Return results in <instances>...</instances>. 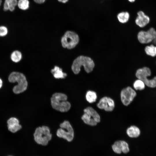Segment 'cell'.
<instances>
[{
  "label": "cell",
  "mask_w": 156,
  "mask_h": 156,
  "mask_svg": "<svg viewBox=\"0 0 156 156\" xmlns=\"http://www.w3.org/2000/svg\"><path fill=\"white\" fill-rule=\"evenodd\" d=\"M83 66L85 71L87 73L91 72L93 70L94 64L93 60L90 57L81 55L77 57L73 61L71 69L75 74H78Z\"/></svg>",
  "instance_id": "cell-1"
},
{
  "label": "cell",
  "mask_w": 156,
  "mask_h": 156,
  "mask_svg": "<svg viewBox=\"0 0 156 156\" xmlns=\"http://www.w3.org/2000/svg\"><path fill=\"white\" fill-rule=\"evenodd\" d=\"M67 96L64 94L55 93L51 98V103L52 107L61 112H65L70 109L71 105L67 101Z\"/></svg>",
  "instance_id": "cell-2"
},
{
  "label": "cell",
  "mask_w": 156,
  "mask_h": 156,
  "mask_svg": "<svg viewBox=\"0 0 156 156\" xmlns=\"http://www.w3.org/2000/svg\"><path fill=\"white\" fill-rule=\"evenodd\" d=\"M8 80L11 83H17V84L13 89V92L15 94L22 92L27 88L28 83L26 78L21 73L16 72H12L8 77Z\"/></svg>",
  "instance_id": "cell-3"
},
{
  "label": "cell",
  "mask_w": 156,
  "mask_h": 156,
  "mask_svg": "<svg viewBox=\"0 0 156 156\" xmlns=\"http://www.w3.org/2000/svg\"><path fill=\"white\" fill-rule=\"evenodd\" d=\"M34 140L38 144L46 146L51 140L52 137L50 130L47 126H43L37 127L34 134Z\"/></svg>",
  "instance_id": "cell-4"
},
{
  "label": "cell",
  "mask_w": 156,
  "mask_h": 156,
  "mask_svg": "<svg viewBox=\"0 0 156 156\" xmlns=\"http://www.w3.org/2000/svg\"><path fill=\"white\" fill-rule=\"evenodd\" d=\"M84 112L81 118L85 124L91 126H95L100 122L101 118L99 115L92 107H86L84 109Z\"/></svg>",
  "instance_id": "cell-5"
},
{
  "label": "cell",
  "mask_w": 156,
  "mask_h": 156,
  "mask_svg": "<svg viewBox=\"0 0 156 156\" xmlns=\"http://www.w3.org/2000/svg\"><path fill=\"white\" fill-rule=\"evenodd\" d=\"M60 128L57 129L56 135L69 142L72 141L74 137L73 129L69 122L65 120L60 125Z\"/></svg>",
  "instance_id": "cell-6"
},
{
  "label": "cell",
  "mask_w": 156,
  "mask_h": 156,
  "mask_svg": "<svg viewBox=\"0 0 156 156\" xmlns=\"http://www.w3.org/2000/svg\"><path fill=\"white\" fill-rule=\"evenodd\" d=\"M79 41V38L78 35L75 32L70 31H66L61 39L62 47L68 49L74 48Z\"/></svg>",
  "instance_id": "cell-7"
},
{
  "label": "cell",
  "mask_w": 156,
  "mask_h": 156,
  "mask_svg": "<svg viewBox=\"0 0 156 156\" xmlns=\"http://www.w3.org/2000/svg\"><path fill=\"white\" fill-rule=\"evenodd\" d=\"M156 37V31L153 27L149 29L147 31H141L138 34L139 42L142 44H148L152 42Z\"/></svg>",
  "instance_id": "cell-8"
},
{
  "label": "cell",
  "mask_w": 156,
  "mask_h": 156,
  "mask_svg": "<svg viewBox=\"0 0 156 156\" xmlns=\"http://www.w3.org/2000/svg\"><path fill=\"white\" fill-rule=\"evenodd\" d=\"M136 94L135 91L130 87L123 89L120 92L122 102L125 106L128 105L133 101Z\"/></svg>",
  "instance_id": "cell-9"
},
{
  "label": "cell",
  "mask_w": 156,
  "mask_h": 156,
  "mask_svg": "<svg viewBox=\"0 0 156 156\" xmlns=\"http://www.w3.org/2000/svg\"><path fill=\"white\" fill-rule=\"evenodd\" d=\"M97 107L99 109H104L107 112L112 111L115 107V103L111 98L104 96L101 98L97 104Z\"/></svg>",
  "instance_id": "cell-10"
},
{
  "label": "cell",
  "mask_w": 156,
  "mask_h": 156,
  "mask_svg": "<svg viewBox=\"0 0 156 156\" xmlns=\"http://www.w3.org/2000/svg\"><path fill=\"white\" fill-rule=\"evenodd\" d=\"M138 16L135 20L136 24L140 27L145 26L149 22L150 19L144 12L140 11L137 13Z\"/></svg>",
  "instance_id": "cell-11"
},
{
  "label": "cell",
  "mask_w": 156,
  "mask_h": 156,
  "mask_svg": "<svg viewBox=\"0 0 156 156\" xmlns=\"http://www.w3.org/2000/svg\"><path fill=\"white\" fill-rule=\"evenodd\" d=\"M7 123L8 130L13 133L16 132L21 128V126L19 124L18 120L15 118H10L8 120Z\"/></svg>",
  "instance_id": "cell-12"
},
{
  "label": "cell",
  "mask_w": 156,
  "mask_h": 156,
  "mask_svg": "<svg viewBox=\"0 0 156 156\" xmlns=\"http://www.w3.org/2000/svg\"><path fill=\"white\" fill-rule=\"evenodd\" d=\"M127 135L131 138H136L140 134V131L137 127L132 125L128 127L126 131Z\"/></svg>",
  "instance_id": "cell-13"
},
{
  "label": "cell",
  "mask_w": 156,
  "mask_h": 156,
  "mask_svg": "<svg viewBox=\"0 0 156 156\" xmlns=\"http://www.w3.org/2000/svg\"><path fill=\"white\" fill-rule=\"evenodd\" d=\"M17 0H5L3 4V9L4 11L9 10L11 11H13L15 6L17 5Z\"/></svg>",
  "instance_id": "cell-14"
},
{
  "label": "cell",
  "mask_w": 156,
  "mask_h": 156,
  "mask_svg": "<svg viewBox=\"0 0 156 156\" xmlns=\"http://www.w3.org/2000/svg\"><path fill=\"white\" fill-rule=\"evenodd\" d=\"M54 77L56 79H63L67 76V74L63 72L62 69L59 67L55 66L51 70Z\"/></svg>",
  "instance_id": "cell-15"
},
{
  "label": "cell",
  "mask_w": 156,
  "mask_h": 156,
  "mask_svg": "<svg viewBox=\"0 0 156 156\" xmlns=\"http://www.w3.org/2000/svg\"><path fill=\"white\" fill-rule=\"evenodd\" d=\"M86 98L88 102L92 103L96 101L97 99V95L95 92L89 90L86 93Z\"/></svg>",
  "instance_id": "cell-16"
},
{
  "label": "cell",
  "mask_w": 156,
  "mask_h": 156,
  "mask_svg": "<svg viewBox=\"0 0 156 156\" xmlns=\"http://www.w3.org/2000/svg\"><path fill=\"white\" fill-rule=\"evenodd\" d=\"M146 54L152 57L156 56V46L154 44H151L146 46L144 49Z\"/></svg>",
  "instance_id": "cell-17"
},
{
  "label": "cell",
  "mask_w": 156,
  "mask_h": 156,
  "mask_svg": "<svg viewBox=\"0 0 156 156\" xmlns=\"http://www.w3.org/2000/svg\"><path fill=\"white\" fill-rule=\"evenodd\" d=\"M119 21L122 23H125L128 21L129 14L127 12H122L119 13L117 16Z\"/></svg>",
  "instance_id": "cell-18"
},
{
  "label": "cell",
  "mask_w": 156,
  "mask_h": 156,
  "mask_svg": "<svg viewBox=\"0 0 156 156\" xmlns=\"http://www.w3.org/2000/svg\"><path fill=\"white\" fill-rule=\"evenodd\" d=\"M21 53L18 51H14L11 55V60L14 62H19L22 58Z\"/></svg>",
  "instance_id": "cell-19"
},
{
  "label": "cell",
  "mask_w": 156,
  "mask_h": 156,
  "mask_svg": "<svg viewBox=\"0 0 156 156\" xmlns=\"http://www.w3.org/2000/svg\"><path fill=\"white\" fill-rule=\"evenodd\" d=\"M112 148L113 151L117 154H120L122 153L121 140L115 142L112 146Z\"/></svg>",
  "instance_id": "cell-20"
},
{
  "label": "cell",
  "mask_w": 156,
  "mask_h": 156,
  "mask_svg": "<svg viewBox=\"0 0 156 156\" xmlns=\"http://www.w3.org/2000/svg\"><path fill=\"white\" fill-rule=\"evenodd\" d=\"M133 86L136 90H141L145 88V85L142 80L138 79L135 81Z\"/></svg>",
  "instance_id": "cell-21"
},
{
  "label": "cell",
  "mask_w": 156,
  "mask_h": 156,
  "mask_svg": "<svg viewBox=\"0 0 156 156\" xmlns=\"http://www.w3.org/2000/svg\"><path fill=\"white\" fill-rule=\"evenodd\" d=\"M29 4L28 0H19L18 1L17 5L20 9L26 10L28 9Z\"/></svg>",
  "instance_id": "cell-22"
},
{
  "label": "cell",
  "mask_w": 156,
  "mask_h": 156,
  "mask_svg": "<svg viewBox=\"0 0 156 156\" xmlns=\"http://www.w3.org/2000/svg\"><path fill=\"white\" fill-rule=\"evenodd\" d=\"M122 153L125 154L128 153L129 151V148L128 143L124 140H121Z\"/></svg>",
  "instance_id": "cell-23"
},
{
  "label": "cell",
  "mask_w": 156,
  "mask_h": 156,
  "mask_svg": "<svg viewBox=\"0 0 156 156\" xmlns=\"http://www.w3.org/2000/svg\"><path fill=\"white\" fill-rule=\"evenodd\" d=\"M8 32V30L4 26H0V36H4L6 35Z\"/></svg>",
  "instance_id": "cell-24"
},
{
  "label": "cell",
  "mask_w": 156,
  "mask_h": 156,
  "mask_svg": "<svg viewBox=\"0 0 156 156\" xmlns=\"http://www.w3.org/2000/svg\"><path fill=\"white\" fill-rule=\"evenodd\" d=\"M36 3L41 4L44 2L46 0H34Z\"/></svg>",
  "instance_id": "cell-25"
},
{
  "label": "cell",
  "mask_w": 156,
  "mask_h": 156,
  "mask_svg": "<svg viewBox=\"0 0 156 156\" xmlns=\"http://www.w3.org/2000/svg\"><path fill=\"white\" fill-rule=\"evenodd\" d=\"M58 1L60 2L65 3L67 2L68 0H58Z\"/></svg>",
  "instance_id": "cell-26"
},
{
  "label": "cell",
  "mask_w": 156,
  "mask_h": 156,
  "mask_svg": "<svg viewBox=\"0 0 156 156\" xmlns=\"http://www.w3.org/2000/svg\"><path fill=\"white\" fill-rule=\"evenodd\" d=\"M154 44L155 45V46H156V37L153 40V41H152Z\"/></svg>",
  "instance_id": "cell-27"
},
{
  "label": "cell",
  "mask_w": 156,
  "mask_h": 156,
  "mask_svg": "<svg viewBox=\"0 0 156 156\" xmlns=\"http://www.w3.org/2000/svg\"><path fill=\"white\" fill-rule=\"evenodd\" d=\"M2 85V80L0 78V88H1Z\"/></svg>",
  "instance_id": "cell-28"
},
{
  "label": "cell",
  "mask_w": 156,
  "mask_h": 156,
  "mask_svg": "<svg viewBox=\"0 0 156 156\" xmlns=\"http://www.w3.org/2000/svg\"><path fill=\"white\" fill-rule=\"evenodd\" d=\"M129 2H133L135 1V0H128Z\"/></svg>",
  "instance_id": "cell-29"
},
{
  "label": "cell",
  "mask_w": 156,
  "mask_h": 156,
  "mask_svg": "<svg viewBox=\"0 0 156 156\" xmlns=\"http://www.w3.org/2000/svg\"><path fill=\"white\" fill-rule=\"evenodd\" d=\"M1 3H2V0H0V6L1 4Z\"/></svg>",
  "instance_id": "cell-30"
},
{
  "label": "cell",
  "mask_w": 156,
  "mask_h": 156,
  "mask_svg": "<svg viewBox=\"0 0 156 156\" xmlns=\"http://www.w3.org/2000/svg\"></svg>",
  "instance_id": "cell-31"
}]
</instances>
